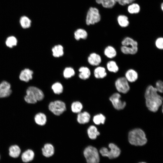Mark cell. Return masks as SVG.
<instances>
[{
  "mask_svg": "<svg viewBox=\"0 0 163 163\" xmlns=\"http://www.w3.org/2000/svg\"><path fill=\"white\" fill-rule=\"evenodd\" d=\"M155 88L152 85H149L145 94L146 107L151 111L156 112L162 103V97L158 94Z\"/></svg>",
  "mask_w": 163,
  "mask_h": 163,
  "instance_id": "obj_1",
  "label": "cell"
},
{
  "mask_svg": "<svg viewBox=\"0 0 163 163\" xmlns=\"http://www.w3.org/2000/svg\"><path fill=\"white\" fill-rule=\"evenodd\" d=\"M121 44L120 50L124 54L134 55L138 52V43L131 37H125L122 40Z\"/></svg>",
  "mask_w": 163,
  "mask_h": 163,
  "instance_id": "obj_2",
  "label": "cell"
},
{
  "mask_svg": "<svg viewBox=\"0 0 163 163\" xmlns=\"http://www.w3.org/2000/svg\"><path fill=\"white\" fill-rule=\"evenodd\" d=\"M128 140L130 144L136 146L144 145L147 141L144 132L139 128L133 129L129 132Z\"/></svg>",
  "mask_w": 163,
  "mask_h": 163,
  "instance_id": "obj_3",
  "label": "cell"
},
{
  "mask_svg": "<svg viewBox=\"0 0 163 163\" xmlns=\"http://www.w3.org/2000/svg\"><path fill=\"white\" fill-rule=\"evenodd\" d=\"M26 94L24 99L28 103L35 104L37 101L42 100L44 97L43 92L35 87L30 86L28 88L26 91Z\"/></svg>",
  "mask_w": 163,
  "mask_h": 163,
  "instance_id": "obj_4",
  "label": "cell"
},
{
  "mask_svg": "<svg viewBox=\"0 0 163 163\" xmlns=\"http://www.w3.org/2000/svg\"><path fill=\"white\" fill-rule=\"evenodd\" d=\"M101 20V15L98 9L95 7H90L88 10L85 18V22L88 25L94 24Z\"/></svg>",
  "mask_w": 163,
  "mask_h": 163,
  "instance_id": "obj_5",
  "label": "cell"
},
{
  "mask_svg": "<svg viewBox=\"0 0 163 163\" xmlns=\"http://www.w3.org/2000/svg\"><path fill=\"white\" fill-rule=\"evenodd\" d=\"M87 163H99V154L97 149L92 146L86 147L83 152Z\"/></svg>",
  "mask_w": 163,
  "mask_h": 163,
  "instance_id": "obj_6",
  "label": "cell"
},
{
  "mask_svg": "<svg viewBox=\"0 0 163 163\" xmlns=\"http://www.w3.org/2000/svg\"><path fill=\"white\" fill-rule=\"evenodd\" d=\"M110 150L106 148L103 147L100 150V152L103 156L108 157L109 159H113L118 157L120 153V149L115 144L110 143L109 145Z\"/></svg>",
  "mask_w": 163,
  "mask_h": 163,
  "instance_id": "obj_7",
  "label": "cell"
},
{
  "mask_svg": "<svg viewBox=\"0 0 163 163\" xmlns=\"http://www.w3.org/2000/svg\"><path fill=\"white\" fill-rule=\"evenodd\" d=\"M48 107L49 110L54 114L57 116L61 114L66 110L65 104L60 100L51 102Z\"/></svg>",
  "mask_w": 163,
  "mask_h": 163,
  "instance_id": "obj_8",
  "label": "cell"
},
{
  "mask_svg": "<svg viewBox=\"0 0 163 163\" xmlns=\"http://www.w3.org/2000/svg\"><path fill=\"white\" fill-rule=\"evenodd\" d=\"M115 85L117 90L120 93L126 94L130 90L129 82L124 76L118 78L115 81Z\"/></svg>",
  "mask_w": 163,
  "mask_h": 163,
  "instance_id": "obj_9",
  "label": "cell"
},
{
  "mask_svg": "<svg viewBox=\"0 0 163 163\" xmlns=\"http://www.w3.org/2000/svg\"><path fill=\"white\" fill-rule=\"evenodd\" d=\"M120 97L121 95L119 93H116L113 94L109 98L114 107L117 110L123 109L126 105V102L121 101Z\"/></svg>",
  "mask_w": 163,
  "mask_h": 163,
  "instance_id": "obj_10",
  "label": "cell"
},
{
  "mask_svg": "<svg viewBox=\"0 0 163 163\" xmlns=\"http://www.w3.org/2000/svg\"><path fill=\"white\" fill-rule=\"evenodd\" d=\"M12 92L10 84L4 81L0 84V98L7 97Z\"/></svg>",
  "mask_w": 163,
  "mask_h": 163,
  "instance_id": "obj_11",
  "label": "cell"
},
{
  "mask_svg": "<svg viewBox=\"0 0 163 163\" xmlns=\"http://www.w3.org/2000/svg\"><path fill=\"white\" fill-rule=\"evenodd\" d=\"M124 77L129 82L133 83L137 80L139 77V75L136 70L130 69L126 71Z\"/></svg>",
  "mask_w": 163,
  "mask_h": 163,
  "instance_id": "obj_12",
  "label": "cell"
},
{
  "mask_svg": "<svg viewBox=\"0 0 163 163\" xmlns=\"http://www.w3.org/2000/svg\"><path fill=\"white\" fill-rule=\"evenodd\" d=\"M101 61L100 56L95 53L91 54L88 58V61L89 64L93 66L99 65L101 63Z\"/></svg>",
  "mask_w": 163,
  "mask_h": 163,
  "instance_id": "obj_13",
  "label": "cell"
},
{
  "mask_svg": "<svg viewBox=\"0 0 163 163\" xmlns=\"http://www.w3.org/2000/svg\"><path fill=\"white\" fill-rule=\"evenodd\" d=\"M43 155L46 157H49L52 156L54 153V148L51 144H45L42 149Z\"/></svg>",
  "mask_w": 163,
  "mask_h": 163,
  "instance_id": "obj_14",
  "label": "cell"
},
{
  "mask_svg": "<svg viewBox=\"0 0 163 163\" xmlns=\"http://www.w3.org/2000/svg\"><path fill=\"white\" fill-rule=\"evenodd\" d=\"M104 54L107 58L112 59L116 57L117 52L116 49L114 47L111 45H108L104 49Z\"/></svg>",
  "mask_w": 163,
  "mask_h": 163,
  "instance_id": "obj_15",
  "label": "cell"
},
{
  "mask_svg": "<svg viewBox=\"0 0 163 163\" xmlns=\"http://www.w3.org/2000/svg\"><path fill=\"white\" fill-rule=\"evenodd\" d=\"M90 117V115L88 112H80L77 115V120L80 124H84L89 122Z\"/></svg>",
  "mask_w": 163,
  "mask_h": 163,
  "instance_id": "obj_16",
  "label": "cell"
},
{
  "mask_svg": "<svg viewBox=\"0 0 163 163\" xmlns=\"http://www.w3.org/2000/svg\"><path fill=\"white\" fill-rule=\"evenodd\" d=\"M33 72L28 69L23 70L19 76L20 79L22 81L28 82L32 78Z\"/></svg>",
  "mask_w": 163,
  "mask_h": 163,
  "instance_id": "obj_17",
  "label": "cell"
},
{
  "mask_svg": "<svg viewBox=\"0 0 163 163\" xmlns=\"http://www.w3.org/2000/svg\"><path fill=\"white\" fill-rule=\"evenodd\" d=\"M95 77L98 79H102L106 77L107 73L105 68L102 66H98L94 71Z\"/></svg>",
  "mask_w": 163,
  "mask_h": 163,
  "instance_id": "obj_18",
  "label": "cell"
},
{
  "mask_svg": "<svg viewBox=\"0 0 163 163\" xmlns=\"http://www.w3.org/2000/svg\"><path fill=\"white\" fill-rule=\"evenodd\" d=\"M34 156V152L31 149H28L22 154L21 159L23 162H28L33 160Z\"/></svg>",
  "mask_w": 163,
  "mask_h": 163,
  "instance_id": "obj_19",
  "label": "cell"
},
{
  "mask_svg": "<svg viewBox=\"0 0 163 163\" xmlns=\"http://www.w3.org/2000/svg\"><path fill=\"white\" fill-rule=\"evenodd\" d=\"M106 68L109 72L113 73H117L119 69L117 62L113 60H110L107 62Z\"/></svg>",
  "mask_w": 163,
  "mask_h": 163,
  "instance_id": "obj_20",
  "label": "cell"
},
{
  "mask_svg": "<svg viewBox=\"0 0 163 163\" xmlns=\"http://www.w3.org/2000/svg\"><path fill=\"white\" fill-rule=\"evenodd\" d=\"M97 4H101L102 6L107 8H112L115 5L116 0H95Z\"/></svg>",
  "mask_w": 163,
  "mask_h": 163,
  "instance_id": "obj_21",
  "label": "cell"
},
{
  "mask_svg": "<svg viewBox=\"0 0 163 163\" xmlns=\"http://www.w3.org/2000/svg\"><path fill=\"white\" fill-rule=\"evenodd\" d=\"M87 133L89 138L92 139H95L100 134L97 128L94 126H90L88 129Z\"/></svg>",
  "mask_w": 163,
  "mask_h": 163,
  "instance_id": "obj_22",
  "label": "cell"
},
{
  "mask_svg": "<svg viewBox=\"0 0 163 163\" xmlns=\"http://www.w3.org/2000/svg\"><path fill=\"white\" fill-rule=\"evenodd\" d=\"M34 120L35 122L37 124L41 126L44 125L47 120L46 115L41 113H38L35 115Z\"/></svg>",
  "mask_w": 163,
  "mask_h": 163,
  "instance_id": "obj_23",
  "label": "cell"
},
{
  "mask_svg": "<svg viewBox=\"0 0 163 163\" xmlns=\"http://www.w3.org/2000/svg\"><path fill=\"white\" fill-rule=\"evenodd\" d=\"M79 71L80 72L79 75V77L82 79H86L90 76L91 72L89 69L86 67H81L79 69Z\"/></svg>",
  "mask_w": 163,
  "mask_h": 163,
  "instance_id": "obj_24",
  "label": "cell"
},
{
  "mask_svg": "<svg viewBox=\"0 0 163 163\" xmlns=\"http://www.w3.org/2000/svg\"><path fill=\"white\" fill-rule=\"evenodd\" d=\"M21 150L19 147L17 145H13L9 148V155L14 158L18 157L20 155Z\"/></svg>",
  "mask_w": 163,
  "mask_h": 163,
  "instance_id": "obj_25",
  "label": "cell"
},
{
  "mask_svg": "<svg viewBox=\"0 0 163 163\" xmlns=\"http://www.w3.org/2000/svg\"><path fill=\"white\" fill-rule=\"evenodd\" d=\"M117 21L119 25L122 27H126L129 24L127 17L124 15H120L118 16Z\"/></svg>",
  "mask_w": 163,
  "mask_h": 163,
  "instance_id": "obj_26",
  "label": "cell"
},
{
  "mask_svg": "<svg viewBox=\"0 0 163 163\" xmlns=\"http://www.w3.org/2000/svg\"><path fill=\"white\" fill-rule=\"evenodd\" d=\"M87 36V31L83 29H78L74 33L75 38L77 40H79L80 39H86Z\"/></svg>",
  "mask_w": 163,
  "mask_h": 163,
  "instance_id": "obj_27",
  "label": "cell"
},
{
  "mask_svg": "<svg viewBox=\"0 0 163 163\" xmlns=\"http://www.w3.org/2000/svg\"><path fill=\"white\" fill-rule=\"evenodd\" d=\"M20 23L22 27L23 28L26 29L30 26L31 21L27 17L23 16L20 18Z\"/></svg>",
  "mask_w": 163,
  "mask_h": 163,
  "instance_id": "obj_28",
  "label": "cell"
},
{
  "mask_svg": "<svg viewBox=\"0 0 163 163\" xmlns=\"http://www.w3.org/2000/svg\"><path fill=\"white\" fill-rule=\"evenodd\" d=\"M53 55L55 57H59L62 56L64 53L63 47L62 46L58 45L54 46L52 49Z\"/></svg>",
  "mask_w": 163,
  "mask_h": 163,
  "instance_id": "obj_29",
  "label": "cell"
},
{
  "mask_svg": "<svg viewBox=\"0 0 163 163\" xmlns=\"http://www.w3.org/2000/svg\"><path fill=\"white\" fill-rule=\"evenodd\" d=\"M127 10L129 13L131 14H137L140 11L139 5L136 3H131L127 8Z\"/></svg>",
  "mask_w": 163,
  "mask_h": 163,
  "instance_id": "obj_30",
  "label": "cell"
},
{
  "mask_svg": "<svg viewBox=\"0 0 163 163\" xmlns=\"http://www.w3.org/2000/svg\"><path fill=\"white\" fill-rule=\"evenodd\" d=\"M71 107L73 112L78 113L81 112L83 108V105L80 102L76 101L72 104Z\"/></svg>",
  "mask_w": 163,
  "mask_h": 163,
  "instance_id": "obj_31",
  "label": "cell"
},
{
  "mask_svg": "<svg viewBox=\"0 0 163 163\" xmlns=\"http://www.w3.org/2000/svg\"><path fill=\"white\" fill-rule=\"evenodd\" d=\"M106 119L105 117L102 114H97L94 116L93 118L94 123L97 125L101 123H104Z\"/></svg>",
  "mask_w": 163,
  "mask_h": 163,
  "instance_id": "obj_32",
  "label": "cell"
},
{
  "mask_svg": "<svg viewBox=\"0 0 163 163\" xmlns=\"http://www.w3.org/2000/svg\"><path fill=\"white\" fill-rule=\"evenodd\" d=\"M52 88L54 93L56 94H61L63 90V86L59 82H56L52 86Z\"/></svg>",
  "mask_w": 163,
  "mask_h": 163,
  "instance_id": "obj_33",
  "label": "cell"
},
{
  "mask_svg": "<svg viewBox=\"0 0 163 163\" xmlns=\"http://www.w3.org/2000/svg\"><path fill=\"white\" fill-rule=\"evenodd\" d=\"M17 42V39L15 37L10 36L7 38L6 41V44L8 46L12 48L14 46L16 45Z\"/></svg>",
  "mask_w": 163,
  "mask_h": 163,
  "instance_id": "obj_34",
  "label": "cell"
},
{
  "mask_svg": "<svg viewBox=\"0 0 163 163\" xmlns=\"http://www.w3.org/2000/svg\"><path fill=\"white\" fill-rule=\"evenodd\" d=\"M75 74L74 70L72 68L67 67L65 68L63 72V75L66 78H68L74 76Z\"/></svg>",
  "mask_w": 163,
  "mask_h": 163,
  "instance_id": "obj_35",
  "label": "cell"
},
{
  "mask_svg": "<svg viewBox=\"0 0 163 163\" xmlns=\"http://www.w3.org/2000/svg\"><path fill=\"white\" fill-rule=\"evenodd\" d=\"M155 45L156 47L159 50L163 49V38L159 37L157 38L155 41Z\"/></svg>",
  "mask_w": 163,
  "mask_h": 163,
  "instance_id": "obj_36",
  "label": "cell"
},
{
  "mask_svg": "<svg viewBox=\"0 0 163 163\" xmlns=\"http://www.w3.org/2000/svg\"><path fill=\"white\" fill-rule=\"evenodd\" d=\"M158 92L162 93L163 91V82L161 80H158L155 83V87Z\"/></svg>",
  "mask_w": 163,
  "mask_h": 163,
  "instance_id": "obj_37",
  "label": "cell"
},
{
  "mask_svg": "<svg viewBox=\"0 0 163 163\" xmlns=\"http://www.w3.org/2000/svg\"><path fill=\"white\" fill-rule=\"evenodd\" d=\"M135 0H116V2L118 3L121 5H125L127 4H130Z\"/></svg>",
  "mask_w": 163,
  "mask_h": 163,
  "instance_id": "obj_38",
  "label": "cell"
},
{
  "mask_svg": "<svg viewBox=\"0 0 163 163\" xmlns=\"http://www.w3.org/2000/svg\"><path fill=\"white\" fill-rule=\"evenodd\" d=\"M161 10H163V3H162L161 4Z\"/></svg>",
  "mask_w": 163,
  "mask_h": 163,
  "instance_id": "obj_39",
  "label": "cell"
},
{
  "mask_svg": "<svg viewBox=\"0 0 163 163\" xmlns=\"http://www.w3.org/2000/svg\"><path fill=\"white\" fill-rule=\"evenodd\" d=\"M146 163L145 162H140V163Z\"/></svg>",
  "mask_w": 163,
  "mask_h": 163,
  "instance_id": "obj_40",
  "label": "cell"
}]
</instances>
